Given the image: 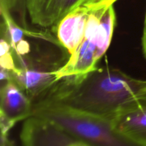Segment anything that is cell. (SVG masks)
Here are the masks:
<instances>
[{
  "label": "cell",
  "mask_w": 146,
  "mask_h": 146,
  "mask_svg": "<svg viewBox=\"0 0 146 146\" xmlns=\"http://www.w3.org/2000/svg\"><path fill=\"white\" fill-rule=\"evenodd\" d=\"M146 88V80L118 68H97L62 78L34 104H51L111 120L128 101Z\"/></svg>",
  "instance_id": "cell-1"
},
{
  "label": "cell",
  "mask_w": 146,
  "mask_h": 146,
  "mask_svg": "<svg viewBox=\"0 0 146 146\" xmlns=\"http://www.w3.org/2000/svg\"><path fill=\"white\" fill-rule=\"evenodd\" d=\"M53 121L76 141L92 146H145L117 132L111 120L51 104H34L32 115Z\"/></svg>",
  "instance_id": "cell-2"
},
{
  "label": "cell",
  "mask_w": 146,
  "mask_h": 146,
  "mask_svg": "<svg viewBox=\"0 0 146 146\" xmlns=\"http://www.w3.org/2000/svg\"><path fill=\"white\" fill-rule=\"evenodd\" d=\"M33 103L24 91L11 79L1 84L0 90V125L1 136L19 121L31 116Z\"/></svg>",
  "instance_id": "cell-3"
},
{
  "label": "cell",
  "mask_w": 146,
  "mask_h": 146,
  "mask_svg": "<svg viewBox=\"0 0 146 146\" xmlns=\"http://www.w3.org/2000/svg\"><path fill=\"white\" fill-rule=\"evenodd\" d=\"M111 122L117 132L146 146V88L124 104Z\"/></svg>",
  "instance_id": "cell-4"
},
{
  "label": "cell",
  "mask_w": 146,
  "mask_h": 146,
  "mask_svg": "<svg viewBox=\"0 0 146 146\" xmlns=\"http://www.w3.org/2000/svg\"><path fill=\"white\" fill-rule=\"evenodd\" d=\"M20 140L22 146H68L76 141L53 121L36 115L24 121Z\"/></svg>",
  "instance_id": "cell-5"
},
{
  "label": "cell",
  "mask_w": 146,
  "mask_h": 146,
  "mask_svg": "<svg viewBox=\"0 0 146 146\" xmlns=\"http://www.w3.org/2000/svg\"><path fill=\"white\" fill-rule=\"evenodd\" d=\"M118 0H27V11L31 23L52 28L75 9L84 5L115 3Z\"/></svg>",
  "instance_id": "cell-6"
},
{
  "label": "cell",
  "mask_w": 146,
  "mask_h": 146,
  "mask_svg": "<svg viewBox=\"0 0 146 146\" xmlns=\"http://www.w3.org/2000/svg\"><path fill=\"white\" fill-rule=\"evenodd\" d=\"M96 5L97 4L84 5L75 9L51 28L61 46L66 50L70 56L81 45L88 16Z\"/></svg>",
  "instance_id": "cell-7"
},
{
  "label": "cell",
  "mask_w": 146,
  "mask_h": 146,
  "mask_svg": "<svg viewBox=\"0 0 146 146\" xmlns=\"http://www.w3.org/2000/svg\"><path fill=\"white\" fill-rule=\"evenodd\" d=\"M56 70L44 67L19 68L11 78L34 104L57 82Z\"/></svg>",
  "instance_id": "cell-8"
},
{
  "label": "cell",
  "mask_w": 146,
  "mask_h": 146,
  "mask_svg": "<svg viewBox=\"0 0 146 146\" xmlns=\"http://www.w3.org/2000/svg\"><path fill=\"white\" fill-rule=\"evenodd\" d=\"M0 9L8 11L20 26L28 28L26 21L27 0H0Z\"/></svg>",
  "instance_id": "cell-9"
},
{
  "label": "cell",
  "mask_w": 146,
  "mask_h": 146,
  "mask_svg": "<svg viewBox=\"0 0 146 146\" xmlns=\"http://www.w3.org/2000/svg\"><path fill=\"white\" fill-rule=\"evenodd\" d=\"M0 66L11 73H15L19 70L12 48L9 43L1 37L0 42Z\"/></svg>",
  "instance_id": "cell-10"
},
{
  "label": "cell",
  "mask_w": 146,
  "mask_h": 146,
  "mask_svg": "<svg viewBox=\"0 0 146 146\" xmlns=\"http://www.w3.org/2000/svg\"><path fill=\"white\" fill-rule=\"evenodd\" d=\"M142 49L144 57H145V58L146 59V11L145 15V20H144L143 31L142 36Z\"/></svg>",
  "instance_id": "cell-11"
},
{
  "label": "cell",
  "mask_w": 146,
  "mask_h": 146,
  "mask_svg": "<svg viewBox=\"0 0 146 146\" xmlns=\"http://www.w3.org/2000/svg\"><path fill=\"white\" fill-rule=\"evenodd\" d=\"M68 146H92V145H88V144L86 143H84V142H81V141H76Z\"/></svg>",
  "instance_id": "cell-12"
}]
</instances>
